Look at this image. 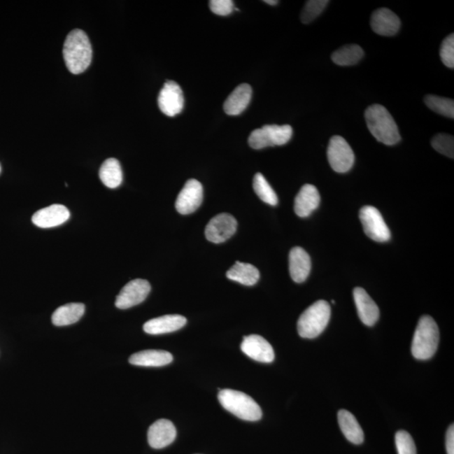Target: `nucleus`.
Returning <instances> with one entry per match:
<instances>
[{
	"instance_id": "1",
	"label": "nucleus",
	"mask_w": 454,
	"mask_h": 454,
	"mask_svg": "<svg viewBox=\"0 0 454 454\" xmlns=\"http://www.w3.org/2000/svg\"><path fill=\"white\" fill-rule=\"evenodd\" d=\"M92 47L85 31L75 29L66 36L64 57L70 73L79 74L85 72L92 61Z\"/></svg>"
},
{
	"instance_id": "2",
	"label": "nucleus",
	"mask_w": 454,
	"mask_h": 454,
	"mask_svg": "<svg viewBox=\"0 0 454 454\" xmlns=\"http://www.w3.org/2000/svg\"><path fill=\"white\" fill-rule=\"evenodd\" d=\"M364 115L369 132L380 143L393 146L402 140L397 124L385 107L373 105L365 111Z\"/></svg>"
},
{
	"instance_id": "3",
	"label": "nucleus",
	"mask_w": 454,
	"mask_h": 454,
	"mask_svg": "<svg viewBox=\"0 0 454 454\" xmlns=\"http://www.w3.org/2000/svg\"><path fill=\"white\" fill-rule=\"evenodd\" d=\"M439 343V329L432 318L423 315L416 327L411 352L419 360H427L434 355Z\"/></svg>"
},
{
	"instance_id": "4",
	"label": "nucleus",
	"mask_w": 454,
	"mask_h": 454,
	"mask_svg": "<svg viewBox=\"0 0 454 454\" xmlns=\"http://www.w3.org/2000/svg\"><path fill=\"white\" fill-rule=\"evenodd\" d=\"M218 399L224 409L241 420L256 422L262 418L261 407L252 397L241 391L230 389L220 390Z\"/></svg>"
},
{
	"instance_id": "5",
	"label": "nucleus",
	"mask_w": 454,
	"mask_h": 454,
	"mask_svg": "<svg viewBox=\"0 0 454 454\" xmlns=\"http://www.w3.org/2000/svg\"><path fill=\"white\" fill-rule=\"evenodd\" d=\"M331 318V307L326 301H318L299 316L297 329L303 339H315L326 329Z\"/></svg>"
},
{
	"instance_id": "6",
	"label": "nucleus",
	"mask_w": 454,
	"mask_h": 454,
	"mask_svg": "<svg viewBox=\"0 0 454 454\" xmlns=\"http://www.w3.org/2000/svg\"><path fill=\"white\" fill-rule=\"evenodd\" d=\"M293 135V129L289 125L277 126L267 125L254 130L249 136L248 143L253 149L260 150L274 146H283L289 143Z\"/></svg>"
},
{
	"instance_id": "7",
	"label": "nucleus",
	"mask_w": 454,
	"mask_h": 454,
	"mask_svg": "<svg viewBox=\"0 0 454 454\" xmlns=\"http://www.w3.org/2000/svg\"><path fill=\"white\" fill-rule=\"evenodd\" d=\"M327 158L332 169L336 173H347L353 168L355 156L348 141L340 136H332L329 141Z\"/></svg>"
},
{
	"instance_id": "8",
	"label": "nucleus",
	"mask_w": 454,
	"mask_h": 454,
	"mask_svg": "<svg viewBox=\"0 0 454 454\" xmlns=\"http://www.w3.org/2000/svg\"><path fill=\"white\" fill-rule=\"evenodd\" d=\"M360 218L365 234L370 239L385 243L390 239V231L377 208L366 206L360 211Z\"/></svg>"
},
{
	"instance_id": "9",
	"label": "nucleus",
	"mask_w": 454,
	"mask_h": 454,
	"mask_svg": "<svg viewBox=\"0 0 454 454\" xmlns=\"http://www.w3.org/2000/svg\"><path fill=\"white\" fill-rule=\"evenodd\" d=\"M157 102L162 113L169 118L181 113L185 98L180 86L174 81L166 82L158 95Z\"/></svg>"
},
{
	"instance_id": "10",
	"label": "nucleus",
	"mask_w": 454,
	"mask_h": 454,
	"mask_svg": "<svg viewBox=\"0 0 454 454\" xmlns=\"http://www.w3.org/2000/svg\"><path fill=\"white\" fill-rule=\"evenodd\" d=\"M151 291L149 282L141 278L132 281L123 287L115 299V306L126 310L143 302Z\"/></svg>"
},
{
	"instance_id": "11",
	"label": "nucleus",
	"mask_w": 454,
	"mask_h": 454,
	"mask_svg": "<svg viewBox=\"0 0 454 454\" xmlns=\"http://www.w3.org/2000/svg\"><path fill=\"white\" fill-rule=\"evenodd\" d=\"M203 201V186L197 179H190L184 188L179 192L175 207L178 213L189 215L194 213Z\"/></svg>"
},
{
	"instance_id": "12",
	"label": "nucleus",
	"mask_w": 454,
	"mask_h": 454,
	"mask_svg": "<svg viewBox=\"0 0 454 454\" xmlns=\"http://www.w3.org/2000/svg\"><path fill=\"white\" fill-rule=\"evenodd\" d=\"M236 220L228 213H222L210 220L206 227V237L213 243H222L235 234Z\"/></svg>"
},
{
	"instance_id": "13",
	"label": "nucleus",
	"mask_w": 454,
	"mask_h": 454,
	"mask_svg": "<svg viewBox=\"0 0 454 454\" xmlns=\"http://www.w3.org/2000/svg\"><path fill=\"white\" fill-rule=\"evenodd\" d=\"M241 349L252 360L261 362H271L274 360L272 346L260 335L244 336Z\"/></svg>"
},
{
	"instance_id": "14",
	"label": "nucleus",
	"mask_w": 454,
	"mask_h": 454,
	"mask_svg": "<svg viewBox=\"0 0 454 454\" xmlns=\"http://www.w3.org/2000/svg\"><path fill=\"white\" fill-rule=\"evenodd\" d=\"M177 431L169 420L160 419L148 429V444L152 448L161 449L170 445L176 439Z\"/></svg>"
},
{
	"instance_id": "15",
	"label": "nucleus",
	"mask_w": 454,
	"mask_h": 454,
	"mask_svg": "<svg viewBox=\"0 0 454 454\" xmlns=\"http://www.w3.org/2000/svg\"><path fill=\"white\" fill-rule=\"evenodd\" d=\"M353 298L361 322L366 326H374L380 318V310L376 302L366 292V290L360 287L354 289Z\"/></svg>"
},
{
	"instance_id": "16",
	"label": "nucleus",
	"mask_w": 454,
	"mask_h": 454,
	"mask_svg": "<svg viewBox=\"0 0 454 454\" xmlns=\"http://www.w3.org/2000/svg\"><path fill=\"white\" fill-rule=\"evenodd\" d=\"M70 218V212L64 206L52 205L36 211L32 216V222L41 228L60 226Z\"/></svg>"
},
{
	"instance_id": "17",
	"label": "nucleus",
	"mask_w": 454,
	"mask_h": 454,
	"mask_svg": "<svg viewBox=\"0 0 454 454\" xmlns=\"http://www.w3.org/2000/svg\"><path fill=\"white\" fill-rule=\"evenodd\" d=\"M370 24L376 34L392 36L399 31L402 23L394 12L386 8H381L374 12Z\"/></svg>"
},
{
	"instance_id": "18",
	"label": "nucleus",
	"mask_w": 454,
	"mask_h": 454,
	"mask_svg": "<svg viewBox=\"0 0 454 454\" xmlns=\"http://www.w3.org/2000/svg\"><path fill=\"white\" fill-rule=\"evenodd\" d=\"M187 323L185 316L180 315H166L148 320L143 326V330L150 335H161L173 332L184 327Z\"/></svg>"
},
{
	"instance_id": "19",
	"label": "nucleus",
	"mask_w": 454,
	"mask_h": 454,
	"mask_svg": "<svg viewBox=\"0 0 454 454\" xmlns=\"http://www.w3.org/2000/svg\"><path fill=\"white\" fill-rule=\"evenodd\" d=\"M289 266L290 276L295 282L303 283L306 281L311 269L309 254L302 248L295 247L291 249Z\"/></svg>"
},
{
	"instance_id": "20",
	"label": "nucleus",
	"mask_w": 454,
	"mask_h": 454,
	"mask_svg": "<svg viewBox=\"0 0 454 454\" xmlns=\"http://www.w3.org/2000/svg\"><path fill=\"white\" fill-rule=\"evenodd\" d=\"M320 201L318 190L312 185H304L295 199V214L299 218H307L318 209Z\"/></svg>"
},
{
	"instance_id": "21",
	"label": "nucleus",
	"mask_w": 454,
	"mask_h": 454,
	"mask_svg": "<svg viewBox=\"0 0 454 454\" xmlns=\"http://www.w3.org/2000/svg\"><path fill=\"white\" fill-rule=\"evenodd\" d=\"M253 90L248 83L237 86L224 103V111L228 115H239L251 101Z\"/></svg>"
},
{
	"instance_id": "22",
	"label": "nucleus",
	"mask_w": 454,
	"mask_h": 454,
	"mask_svg": "<svg viewBox=\"0 0 454 454\" xmlns=\"http://www.w3.org/2000/svg\"><path fill=\"white\" fill-rule=\"evenodd\" d=\"M173 360L172 354L164 350H145L132 354L129 362L131 364L143 367H162L169 364Z\"/></svg>"
},
{
	"instance_id": "23",
	"label": "nucleus",
	"mask_w": 454,
	"mask_h": 454,
	"mask_svg": "<svg viewBox=\"0 0 454 454\" xmlns=\"http://www.w3.org/2000/svg\"><path fill=\"white\" fill-rule=\"evenodd\" d=\"M339 423L341 432L352 444H361L364 441V431L351 412L346 410L339 411Z\"/></svg>"
},
{
	"instance_id": "24",
	"label": "nucleus",
	"mask_w": 454,
	"mask_h": 454,
	"mask_svg": "<svg viewBox=\"0 0 454 454\" xmlns=\"http://www.w3.org/2000/svg\"><path fill=\"white\" fill-rule=\"evenodd\" d=\"M85 306L82 303H70L54 311L52 323L57 327L69 326L78 322L85 314Z\"/></svg>"
},
{
	"instance_id": "25",
	"label": "nucleus",
	"mask_w": 454,
	"mask_h": 454,
	"mask_svg": "<svg viewBox=\"0 0 454 454\" xmlns=\"http://www.w3.org/2000/svg\"><path fill=\"white\" fill-rule=\"evenodd\" d=\"M227 277L229 280L240 283L241 285L253 286L260 281V273L255 266L245 264V262H236L227 271Z\"/></svg>"
},
{
	"instance_id": "26",
	"label": "nucleus",
	"mask_w": 454,
	"mask_h": 454,
	"mask_svg": "<svg viewBox=\"0 0 454 454\" xmlns=\"http://www.w3.org/2000/svg\"><path fill=\"white\" fill-rule=\"evenodd\" d=\"M99 178L108 188L115 189L122 185L123 173L120 162L115 158H108L99 169Z\"/></svg>"
},
{
	"instance_id": "27",
	"label": "nucleus",
	"mask_w": 454,
	"mask_h": 454,
	"mask_svg": "<svg viewBox=\"0 0 454 454\" xmlns=\"http://www.w3.org/2000/svg\"><path fill=\"white\" fill-rule=\"evenodd\" d=\"M364 50L358 45H347L332 53V59L336 65L353 66L364 57Z\"/></svg>"
},
{
	"instance_id": "28",
	"label": "nucleus",
	"mask_w": 454,
	"mask_h": 454,
	"mask_svg": "<svg viewBox=\"0 0 454 454\" xmlns=\"http://www.w3.org/2000/svg\"><path fill=\"white\" fill-rule=\"evenodd\" d=\"M253 190L261 201L276 206L278 199L276 191L272 189L264 175L257 173L253 178Z\"/></svg>"
},
{
	"instance_id": "29",
	"label": "nucleus",
	"mask_w": 454,
	"mask_h": 454,
	"mask_svg": "<svg viewBox=\"0 0 454 454\" xmlns=\"http://www.w3.org/2000/svg\"><path fill=\"white\" fill-rule=\"evenodd\" d=\"M425 103L429 109L436 113L447 116L448 118H454V101L453 99L437 97V95H427L425 97Z\"/></svg>"
},
{
	"instance_id": "30",
	"label": "nucleus",
	"mask_w": 454,
	"mask_h": 454,
	"mask_svg": "<svg viewBox=\"0 0 454 454\" xmlns=\"http://www.w3.org/2000/svg\"><path fill=\"white\" fill-rule=\"evenodd\" d=\"M327 0H310L307 1L302 10L301 19L304 24H310L322 13L328 5Z\"/></svg>"
},
{
	"instance_id": "31",
	"label": "nucleus",
	"mask_w": 454,
	"mask_h": 454,
	"mask_svg": "<svg viewBox=\"0 0 454 454\" xmlns=\"http://www.w3.org/2000/svg\"><path fill=\"white\" fill-rule=\"evenodd\" d=\"M432 146L437 152L450 158L454 157V139L453 136L439 133V134L433 137Z\"/></svg>"
},
{
	"instance_id": "32",
	"label": "nucleus",
	"mask_w": 454,
	"mask_h": 454,
	"mask_svg": "<svg viewBox=\"0 0 454 454\" xmlns=\"http://www.w3.org/2000/svg\"><path fill=\"white\" fill-rule=\"evenodd\" d=\"M395 444L398 454H416L414 440L406 431H399L395 434Z\"/></svg>"
},
{
	"instance_id": "33",
	"label": "nucleus",
	"mask_w": 454,
	"mask_h": 454,
	"mask_svg": "<svg viewBox=\"0 0 454 454\" xmlns=\"http://www.w3.org/2000/svg\"><path fill=\"white\" fill-rule=\"evenodd\" d=\"M440 57L443 64L449 69L454 68V35H449L441 45Z\"/></svg>"
},
{
	"instance_id": "34",
	"label": "nucleus",
	"mask_w": 454,
	"mask_h": 454,
	"mask_svg": "<svg viewBox=\"0 0 454 454\" xmlns=\"http://www.w3.org/2000/svg\"><path fill=\"white\" fill-rule=\"evenodd\" d=\"M209 6L211 10L218 15L227 16L234 10V3L232 0H211Z\"/></svg>"
},
{
	"instance_id": "35",
	"label": "nucleus",
	"mask_w": 454,
	"mask_h": 454,
	"mask_svg": "<svg viewBox=\"0 0 454 454\" xmlns=\"http://www.w3.org/2000/svg\"><path fill=\"white\" fill-rule=\"evenodd\" d=\"M446 448L448 454H454V427L450 426L446 435Z\"/></svg>"
},
{
	"instance_id": "36",
	"label": "nucleus",
	"mask_w": 454,
	"mask_h": 454,
	"mask_svg": "<svg viewBox=\"0 0 454 454\" xmlns=\"http://www.w3.org/2000/svg\"><path fill=\"white\" fill-rule=\"evenodd\" d=\"M264 3H268L269 6H276L278 1L277 0H265Z\"/></svg>"
},
{
	"instance_id": "37",
	"label": "nucleus",
	"mask_w": 454,
	"mask_h": 454,
	"mask_svg": "<svg viewBox=\"0 0 454 454\" xmlns=\"http://www.w3.org/2000/svg\"><path fill=\"white\" fill-rule=\"evenodd\" d=\"M0 171H1V168H0Z\"/></svg>"
}]
</instances>
